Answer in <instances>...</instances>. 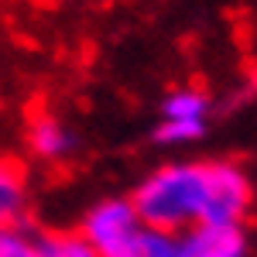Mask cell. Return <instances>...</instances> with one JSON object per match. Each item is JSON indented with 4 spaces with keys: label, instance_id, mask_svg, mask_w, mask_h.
<instances>
[{
    "label": "cell",
    "instance_id": "1",
    "mask_svg": "<svg viewBox=\"0 0 257 257\" xmlns=\"http://www.w3.org/2000/svg\"><path fill=\"white\" fill-rule=\"evenodd\" d=\"M206 192H209V161H168L141 178L131 202L148 230L189 233L202 223Z\"/></svg>",
    "mask_w": 257,
    "mask_h": 257
},
{
    "label": "cell",
    "instance_id": "2",
    "mask_svg": "<svg viewBox=\"0 0 257 257\" xmlns=\"http://www.w3.org/2000/svg\"><path fill=\"white\" fill-rule=\"evenodd\" d=\"M141 230H144V223H141L134 202L123 196H110L86 209L76 233L96 250V257H120L138 240Z\"/></svg>",
    "mask_w": 257,
    "mask_h": 257
},
{
    "label": "cell",
    "instance_id": "3",
    "mask_svg": "<svg viewBox=\"0 0 257 257\" xmlns=\"http://www.w3.org/2000/svg\"><path fill=\"white\" fill-rule=\"evenodd\" d=\"M254 206V189L247 172L233 161H209V192L199 226H243Z\"/></svg>",
    "mask_w": 257,
    "mask_h": 257
},
{
    "label": "cell",
    "instance_id": "4",
    "mask_svg": "<svg viewBox=\"0 0 257 257\" xmlns=\"http://www.w3.org/2000/svg\"><path fill=\"white\" fill-rule=\"evenodd\" d=\"M28 148H31V155L38 161L59 165V161L76 155L79 138H76V131H72L65 120H59L55 113H41V117H35L28 123Z\"/></svg>",
    "mask_w": 257,
    "mask_h": 257
},
{
    "label": "cell",
    "instance_id": "5",
    "mask_svg": "<svg viewBox=\"0 0 257 257\" xmlns=\"http://www.w3.org/2000/svg\"><path fill=\"white\" fill-rule=\"evenodd\" d=\"M189 257H250V237L243 226H192L182 233Z\"/></svg>",
    "mask_w": 257,
    "mask_h": 257
},
{
    "label": "cell",
    "instance_id": "6",
    "mask_svg": "<svg viewBox=\"0 0 257 257\" xmlns=\"http://www.w3.org/2000/svg\"><path fill=\"white\" fill-rule=\"evenodd\" d=\"M209 113H213L209 96L202 89L182 86V89H172L168 96L161 99L158 120L161 123H178V127H199V131H206L209 127Z\"/></svg>",
    "mask_w": 257,
    "mask_h": 257
},
{
    "label": "cell",
    "instance_id": "7",
    "mask_svg": "<svg viewBox=\"0 0 257 257\" xmlns=\"http://www.w3.org/2000/svg\"><path fill=\"white\" fill-rule=\"evenodd\" d=\"M24 209H28V185L21 168L0 161V226L24 223Z\"/></svg>",
    "mask_w": 257,
    "mask_h": 257
},
{
    "label": "cell",
    "instance_id": "8",
    "mask_svg": "<svg viewBox=\"0 0 257 257\" xmlns=\"http://www.w3.org/2000/svg\"><path fill=\"white\" fill-rule=\"evenodd\" d=\"M120 257H189L182 233H161V230H141L138 240L123 250Z\"/></svg>",
    "mask_w": 257,
    "mask_h": 257
},
{
    "label": "cell",
    "instance_id": "9",
    "mask_svg": "<svg viewBox=\"0 0 257 257\" xmlns=\"http://www.w3.org/2000/svg\"><path fill=\"white\" fill-rule=\"evenodd\" d=\"M35 240H38V257H96V250L79 233H69V230H48Z\"/></svg>",
    "mask_w": 257,
    "mask_h": 257
},
{
    "label": "cell",
    "instance_id": "10",
    "mask_svg": "<svg viewBox=\"0 0 257 257\" xmlns=\"http://www.w3.org/2000/svg\"><path fill=\"white\" fill-rule=\"evenodd\" d=\"M38 233L24 223L0 226V257H38Z\"/></svg>",
    "mask_w": 257,
    "mask_h": 257
}]
</instances>
